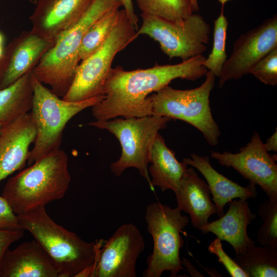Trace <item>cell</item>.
<instances>
[{
    "instance_id": "6da1fadb",
    "label": "cell",
    "mask_w": 277,
    "mask_h": 277,
    "mask_svg": "<svg viewBox=\"0 0 277 277\" xmlns=\"http://www.w3.org/2000/svg\"><path fill=\"white\" fill-rule=\"evenodd\" d=\"M202 54L174 65L156 64L147 69L126 71L120 66L111 69L105 86L103 99L92 107L97 121L122 116L140 117L152 115L149 97L176 78L194 81L206 75Z\"/></svg>"
},
{
    "instance_id": "7a4b0ae2",
    "label": "cell",
    "mask_w": 277,
    "mask_h": 277,
    "mask_svg": "<svg viewBox=\"0 0 277 277\" xmlns=\"http://www.w3.org/2000/svg\"><path fill=\"white\" fill-rule=\"evenodd\" d=\"M70 182L68 156L60 148L10 178L2 196L19 215L63 198Z\"/></svg>"
},
{
    "instance_id": "3957f363",
    "label": "cell",
    "mask_w": 277,
    "mask_h": 277,
    "mask_svg": "<svg viewBox=\"0 0 277 277\" xmlns=\"http://www.w3.org/2000/svg\"><path fill=\"white\" fill-rule=\"evenodd\" d=\"M17 216L22 229L29 231L47 252L58 277H76L95 262L104 240L94 242L83 240L54 221L44 206Z\"/></svg>"
},
{
    "instance_id": "277c9868",
    "label": "cell",
    "mask_w": 277,
    "mask_h": 277,
    "mask_svg": "<svg viewBox=\"0 0 277 277\" xmlns=\"http://www.w3.org/2000/svg\"><path fill=\"white\" fill-rule=\"evenodd\" d=\"M121 6L120 0H94L82 18L63 33L43 56L32 71L35 77L48 85L55 94L64 96L81 62L80 50L86 31L98 18Z\"/></svg>"
},
{
    "instance_id": "5b68a950",
    "label": "cell",
    "mask_w": 277,
    "mask_h": 277,
    "mask_svg": "<svg viewBox=\"0 0 277 277\" xmlns=\"http://www.w3.org/2000/svg\"><path fill=\"white\" fill-rule=\"evenodd\" d=\"M33 91L31 114L36 136L27 160L30 165L49 152L60 148L63 131L68 122L83 110L100 102L104 95L70 102L60 98L31 73Z\"/></svg>"
},
{
    "instance_id": "8992f818",
    "label": "cell",
    "mask_w": 277,
    "mask_h": 277,
    "mask_svg": "<svg viewBox=\"0 0 277 277\" xmlns=\"http://www.w3.org/2000/svg\"><path fill=\"white\" fill-rule=\"evenodd\" d=\"M171 120L167 116L153 114L140 117L96 120L88 124L107 130L116 137L121 144V156L110 165L112 173L120 176L126 169L135 168L151 188L148 167L151 148L159 131L165 129Z\"/></svg>"
},
{
    "instance_id": "52a82bcc",
    "label": "cell",
    "mask_w": 277,
    "mask_h": 277,
    "mask_svg": "<svg viewBox=\"0 0 277 277\" xmlns=\"http://www.w3.org/2000/svg\"><path fill=\"white\" fill-rule=\"evenodd\" d=\"M177 207L172 208L157 202L146 208L145 219L147 231L153 241L152 253L147 259L144 277H160L164 271L176 276L182 270L180 250L184 245L181 233L189 219Z\"/></svg>"
},
{
    "instance_id": "ba28073f",
    "label": "cell",
    "mask_w": 277,
    "mask_h": 277,
    "mask_svg": "<svg viewBox=\"0 0 277 277\" xmlns=\"http://www.w3.org/2000/svg\"><path fill=\"white\" fill-rule=\"evenodd\" d=\"M199 87L178 90L165 86L149 95L152 115L183 121L200 130L211 146L219 144L221 132L213 118L209 96L214 86L215 75L208 71Z\"/></svg>"
},
{
    "instance_id": "9c48e42d",
    "label": "cell",
    "mask_w": 277,
    "mask_h": 277,
    "mask_svg": "<svg viewBox=\"0 0 277 277\" xmlns=\"http://www.w3.org/2000/svg\"><path fill=\"white\" fill-rule=\"evenodd\" d=\"M137 37V30L125 11L121 10L117 21L104 44L80 63L72 84L62 98L79 102L104 95L105 83L115 56Z\"/></svg>"
},
{
    "instance_id": "30bf717a",
    "label": "cell",
    "mask_w": 277,
    "mask_h": 277,
    "mask_svg": "<svg viewBox=\"0 0 277 277\" xmlns=\"http://www.w3.org/2000/svg\"><path fill=\"white\" fill-rule=\"evenodd\" d=\"M141 16L137 35H146L157 42L170 59L180 57L184 61L206 51L211 27L200 15L192 13L180 22L143 13Z\"/></svg>"
},
{
    "instance_id": "8fae6325",
    "label": "cell",
    "mask_w": 277,
    "mask_h": 277,
    "mask_svg": "<svg viewBox=\"0 0 277 277\" xmlns=\"http://www.w3.org/2000/svg\"><path fill=\"white\" fill-rule=\"evenodd\" d=\"M210 155L221 165L233 168L249 184L259 186L268 198H277V155L267 151L257 132L238 153L212 151Z\"/></svg>"
},
{
    "instance_id": "7c38bea8",
    "label": "cell",
    "mask_w": 277,
    "mask_h": 277,
    "mask_svg": "<svg viewBox=\"0 0 277 277\" xmlns=\"http://www.w3.org/2000/svg\"><path fill=\"white\" fill-rule=\"evenodd\" d=\"M144 248L137 227L132 223L121 225L99 248L94 277H136V261Z\"/></svg>"
},
{
    "instance_id": "4fadbf2b",
    "label": "cell",
    "mask_w": 277,
    "mask_h": 277,
    "mask_svg": "<svg viewBox=\"0 0 277 277\" xmlns=\"http://www.w3.org/2000/svg\"><path fill=\"white\" fill-rule=\"evenodd\" d=\"M277 47V17L274 15L241 35L233 43L231 54L219 76V87L248 74L261 59Z\"/></svg>"
},
{
    "instance_id": "5bb4252c",
    "label": "cell",
    "mask_w": 277,
    "mask_h": 277,
    "mask_svg": "<svg viewBox=\"0 0 277 277\" xmlns=\"http://www.w3.org/2000/svg\"><path fill=\"white\" fill-rule=\"evenodd\" d=\"M94 0H38L30 31L53 43L83 16Z\"/></svg>"
},
{
    "instance_id": "9a60e30c",
    "label": "cell",
    "mask_w": 277,
    "mask_h": 277,
    "mask_svg": "<svg viewBox=\"0 0 277 277\" xmlns=\"http://www.w3.org/2000/svg\"><path fill=\"white\" fill-rule=\"evenodd\" d=\"M36 136V128L30 112L3 126L0 134V183L24 167L30 146Z\"/></svg>"
},
{
    "instance_id": "2e32d148",
    "label": "cell",
    "mask_w": 277,
    "mask_h": 277,
    "mask_svg": "<svg viewBox=\"0 0 277 277\" xmlns=\"http://www.w3.org/2000/svg\"><path fill=\"white\" fill-rule=\"evenodd\" d=\"M228 204L229 207L226 213L197 230L204 234L213 233L221 241L230 244L235 254H241L255 244L248 234L247 227L255 219L256 214L251 211L247 200L234 199Z\"/></svg>"
},
{
    "instance_id": "e0dca14e",
    "label": "cell",
    "mask_w": 277,
    "mask_h": 277,
    "mask_svg": "<svg viewBox=\"0 0 277 277\" xmlns=\"http://www.w3.org/2000/svg\"><path fill=\"white\" fill-rule=\"evenodd\" d=\"M0 277H58L44 249L34 239L8 249L0 261Z\"/></svg>"
},
{
    "instance_id": "ac0fdd59",
    "label": "cell",
    "mask_w": 277,
    "mask_h": 277,
    "mask_svg": "<svg viewBox=\"0 0 277 277\" xmlns=\"http://www.w3.org/2000/svg\"><path fill=\"white\" fill-rule=\"evenodd\" d=\"M174 193L176 207L190 215L192 225L196 229L207 224L209 217L216 213L207 183L192 167L186 168Z\"/></svg>"
},
{
    "instance_id": "d6986e66",
    "label": "cell",
    "mask_w": 277,
    "mask_h": 277,
    "mask_svg": "<svg viewBox=\"0 0 277 277\" xmlns=\"http://www.w3.org/2000/svg\"><path fill=\"white\" fill-rule=\"evenodd\" d=\"M190 157L184 158L183 162L188 166L197 169L205 177L212 195V200L219 217L224 214L225 206L232 200H247L256 197L255 185L249 184L243 187L227 178L211 166L208 156H202L192 153Z\"/></svg>"
},
{
    "instance_id": "ffe728a7",
    "label": "cell",
    "mask_w": 277,
    "mask_h": 277,
    "mask_svg": "<svg viewBox=\"0 0 277 277\" xmlns=\"http://www.w3.org/2000/svg\"><path fill=\"white\" fill-rule=\"evenodd\" d=\"M54 44L30 31H23L16 37V43L0 84V89L32 71Z\"/></svg>"
},
{
    "instance_id": "44dd1931",
    "label": "cell",
    "mask_w": 277,
    "mask_h": 277,
    "mask_svg": "<svg viewBox=\"0 0 277 277\" xmlns=\"http://www.w3.org/2000/svg\"><path fill=\"white\" fill-rule=\"evenodd\" d=\"M150 163L151 165L148 172L152 177L151 189L156 186L162 191H176L188 165L177 160L175 153L167 146L159 133L151 148Z\"/></svg>"
},
{
    "instance_id": "7402d4cb",
    "label": "cell",
    "mask_w": 277,
    "mask_h": 277,
    "mask_svg": "<svg viewBox=\"0 0 277 277\" xmlns=\"http://www.w3.org/2000/svg\"><path fill=\"white\" fill-rule=\"evenodd\" d=\"M31 73L0 89V124L3 126L31 110L33 97Z\"/></svg>"
},
{
    "instance_id": "603a6c76",
    "label": "cell",
    "mask_w": 277,
    "mask_h": 277,
    "mask_svg": "<svg viewBox=\"0 0 277 277\" xmlns=\"http://www.w3.org/2000/svg\"><path fill=\"white\" fill-rule=\"evenodd\" d=\"M233 259L249 277L277 276V248L252 245Z\"/></svg>"
},
{
    "instance_id": "cb8c5ba5",
    "label": "cell",
    "mask_w": 277,
    "mask_h": 277,
    "mask_svg": "<svg viewBox=\"0 0 277 277\" xmlns=\"http://www.w3.org/2000/svg\"><path fill=\"white\" fill-rule=\"evenodd\" d=\"M119 8L111 10L94 21L86 31L79 53L81 62L96 51L105 42L120 16Z\"/></svg>"
},
{
    "instance_id": "d4e9b609",
    "label": "cell",
    "mask_w": 277,
    "mask_h": 277,
    "mask_svg": "<svg viewBox=\"0 0 277 277\" xmlns=\"http://www.w3.org/2000/svg\"><path fill=\"white\" fill-rule=\"evenodd\" d=\"M142 13L182 22L193 13L191 0H136Z\"/></svg>"
},
{
    "instance_id": "484cf974",
    "label": "cell",
    "mask_w": 277,
    "mask_h": 277,
    "mask_svg": "<svg viewBox=\"0 0 277 277\" xmlns=\"http://www.w3.org/2000/svg\"><path fill=\"white\" fill-rule=\"evenodd\" d=\"M228 22L224 14L223 7L220 15L214 21L213 41L211 51L203 62V66L219 77L227 57L226 51Z\"/></svg>"
},
{
    "instance_id": "4316f807",
    "label": "cell",
    "mask_w": 277,
    "mask_h": 277,
    "mask_svg": "<svg viewBox=\"0 0 277 277\" xmlns=\"http://www.w3.org/2000/svg\"><path fill=\"white\" fill-rule=\"evenodd\" d=\"M258 212L264 221L257 231L258 242L262 246L277 248V198L265 200Z\"/></svg>"
},
{
    "instance_id": "83f0119b",
    "label": "cell",
    "mask_w": 277,
    "mask_h": 277,
    "mask_svg": "<svg viewBox=\"0 0 277 277\" xmlns=\"http://www.w3.org/2000/svg\"><path fill=\"white\" fill-rule=\"evenodd\" d=\"M249 73L265 85L275 86L277 84V47L254 65Z\"/></svg>"
},
{
    "instance_id": "f1b7e54d",
    "label": "cell",
    "mask_w": 277,
    "mask_h": 277,
    "mask_svg": "<svg viewBox=\"0 0 277 277\" xmlns=\"http://www.w3.org/2000/svg\"><path fill=\"white\" fill-rule=\"evenodd\" d=\"M222 241L218 238L215 239L209 245L208 250L210 254L215 255L218 261L224 266L231 277H249L224 250Z\"/></svg>"
},
{
    "instance_id": "f546056e",
    "label": "cell",
    "mask_w": 277,
    "mask_h": 277,
    "mask_svg": "<svg viewBox=\"0 0 277 277\" xmlns=\"http://www.w3.org/2000/svg\"><path fill=\"white\" fill-rule=\"evenodd\" d=\"M0 229L23 230L19 224L17 215L3 196H0Z\"/></svg>"
},
{
    "instance_id": "4dcf8cb0",
    "label": "cell",
    "mask_w": 277,
    "mask_h": 277,
    "mask_svg": "<svg viewBox=\"0 0 277 277\" xmlns=\"http://www.w3.org/2000/svg\"><path fill=\"white\" fill-rule=\"evenodd\" d=\"M24 235V230L0 229V261L9 247L19 240Z\"/></svg>"
},
{
    "instance_id": "1f68e13d",
    "label": "cell",
    "mask_w": 277,
    "mask_h": 277,
    "mask_svg": "<svg viewBox=\"0 0 277 277\" xmlns=\"http://www.w3.org/2000/svg\"><path fill=\"white\" fill-rule=\"evenodd\" d=\"M16 43V37L14 38L5 48L3 56L0 60V84L10 61V58Z\"/></svg>"
},
{
    "instance_id": "d6a6232c",
    "label": "cell",
    "mask_w": 277,
    "mask_h": 277,
    "mask_svg": "<svg viewBox=\"0 0 277 277\" xmlns=\"http://www.w3.org/2000/svg\"><path fill=\"white\" fill-rule=\"evenodd\" d=\"M120 1L124 7L129 21L137 31L138 29L137 25L138 19L135 12L132 0H120Z\"/></svg>"
},
{
    "instance_id": "836d02e7",
    "label": "cell",
    "mask_w": 277,
    "mask_h": 277,
    "mask_svg": "<svg viewBox=\"0 0 277 277\" xmlns=\"http://www.w3.org/2000/svg\"><path fill=\"white\" fill-rule=\"evenodd\" d=\"M265 148L267 152L273 151L277 152V129L275 128V131L266 140L264 143Z\"/></svg>"
},
{
    "instance_id": "e575fe53",
    "label": "cell",
    "mask_w": 277,
    "mask_h": 277,
    "mask_svg": "<svg viewBox=\"0 0 277 277\" xmlns=\"http://www.w3.org/2000/svg\"><path fill=\"white\" fill-rule=\"evenodd\" d=\"M182 265H184L186 266H187V269L191 268V270H190L189 272L191 274L192 276H199L198 274L200 275V276H203L202 274H201L199 272H196L194 271H193V269L195 268L194 266H192L191 264L190 263V261L186 259V258H183V260L182 261Z\"/></svg>"
},
{
    "instance_id": "d590c367",
    "label": "cell",
    "mask_w": 277,
    "mask_h": 277,
    "mask_svg": "<svg viewBox=\"0 0 277 277\" xmlns=\"http://www.w3.org/2000/svg\"><path fill=\"white\" fill-rule=\"evenodd\" d=\"M192 4V8L193 12L199 11V5L197 0H191Z\"/></svg>"
},
{
    "instance_id": "8d00e7d4",
    "label": "cell",
    "mask_w": 277,
    "mask_h": 277,
    "mask_svg": "<svg viewBox=\"0 0 277 277\" xmlns=\"http://www.w3.org/2000/svg\"><path fill=\"white\" fill-rule=\"evenodd\" d=\"M5 47L3 46H0V60L2 58L4 54Z\"/></svg>"
},
{
    "instance_id": "74e56055",
    "label": "cell",
    "mask_w": 277,
    "mask_h": 277,
    "mask_svg": "<svg viewBox=\"0 0 277 277\" xmlns=\"http://www.w3.org/2000/svg\"><path fill=\"white\" fill-rule=\"evenodd\" d=\"M4 42V37L3 34L0 32V46H3Z\"/></svg>"
},
{
    "instance_id": "f35d334b",
    "label": "cell",
    "mask_w": 277,
    "mask_h": 277,
    "mask_svg": "<svg viewBox=\"0 0 277 277\" xmlns=\"http://www.w3.org/2000/svg\"><path fill=\"white\" fill-rule=\"evenodd\" d=\"M231 0H218V2L221 4L222 7H224V5L229 1Z\"/></svg>"
},
{
    "instance_id": "ab89813d",
    "label": "cell",
    "mask_w": 277,
    "mask_h": 277,
    "mask_svg": "<svg viewBox=\"0 0 277 277\" xmlns=\"http://www.w3.org/2000/svg\"><path fill=\"white\" fill-rule=\"evenodd\" d=\"M30 3L33 4H36L38 0H28Z\"/></svg>"
},
{
    "instance_id": "60d3db41",
    "label": "cell",
    "mask_w": 277,
    "mask_h": 277,
    "mask_svg": "<svg viewBox=\"0 0 277 277\" xmlns=\"http://www.w3.org/2000/svg\"><path fill=\"white\" fill-rule=\"evenodd\" d=\"M2 128H3V125H1V124H0V134H1V133Z\"/></svg>"
}]
</instances>
